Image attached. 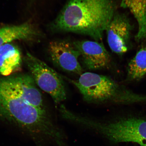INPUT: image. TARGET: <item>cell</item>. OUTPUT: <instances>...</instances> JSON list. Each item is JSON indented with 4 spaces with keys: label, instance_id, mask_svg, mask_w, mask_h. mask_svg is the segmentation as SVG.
<instances>
[{
    "label": "cell",
    "instance_id": "cell-1",
    "mask_svg": "<svg viewBox=\"0 0 146 146\" xmlns=\"http://www.w3.org/2000/svg\"><path fill=\"white\" fill-rule=\"evenodd\" d=\"M0 118L26 133L36 141L47 140L65 145V136L46 109L38 108L16 92L7 78H0Z\"/></svg>",
    "mask_w": 146,
    "mask_h": 146
},
{
    "label": "cell",
    "instance_id": "cell-2",
    "mask_svg": "<svg viewBox=\"0 0 146 146\" xmlns=\"http://www.w3.org/2000/svg\"><path fill=\"white\" fill-rule=\"evenodd\" d=\"M114 10L113 0H68L51 29L56 32L88 36L98 41L103 38Z\"/></svg>",
    "mask_w": 146,
    "mask_h": 146
},
{
    "label": "cell",
    "instance_id": "cell-3",
    "mask_svg": "<svg viewBox=\"0 0 146 146\" xmlns=\"http://www.w3.org/2000/svg\"><path fill=\"white\" fill-rule=\"evenodd\" d=\"M77 88L89 103L132 104L146 103V95L135 94L106 76L83 72L74 80L61 75Z\"/></svg>",
    "mask_w": 146,
    "mask_h": 146
},
{
    "label": "cell",
    "instance_id": "cell-4",
    "mask_svg": "<svg viewBox=\"0 0 146 146\" xmlns=\"http://www.w3.org/2000/svg\"><path fill=\"white\" fill-rule=\"evenodd\" d=\"M75 123L94 130L111 143L133 142L146 146V120L134 116H119L105 121L77 115Z\"/></svg>",
    "mask_w": 146,
    "mask_h": 146
},
{
    "label": "cell",
    "instance_id": "cell-5",
    "mask_svg": "<svg viewBox=\"0 0 146 146\" xmlns=\"http://www.w3.org/2000/svg\"><path fill=\"white\" fill-rule=\"evenodd\" d=\"M24 60L36 84L50 95L56 105L66 99V89L61 76L29 53Z\"/></svg>",
    "mask_w": 146,
    "mask_h": 146
},
{
    "label": "cell",
    "instance_id": "cell-6",
    "mask_svg": "<svg viewBox=\"0 0 146 146\" xmlns=\"http://www.w3.org/2000/svg\"><path fill=\"white\" fill-rule=\"evenodd\" d=\"M48 50L52 63L58 68L79 76L83 73L78 61L80 53L73 43L63 40L53 41L49 44Z\"/></svg>",
    "mask_w": 146,
    "mask_h": 146
},
{
    "label": "cell",
    "instance_id": "cell-7",
    "mask_svg": "<svg viewBox=\"0 0 146 146\" xmlns=\"http://www.w3.org/2000/svg\"><path fill=\"white\" fill-rule=\"evenodd\" d=\"M132 27L125 14H115L106 31L108 43L113 52L122 55L128 50Z\"/></svg>",
    "mask_w": 146,
    "mask_h": 146
},
{
    "label": "cell",
    "instance_id": "cell-8",
    "mask_svg": "<svg viewBox=\"0 0 146 146\" xmlns=\"http://www.w3.org/2000/svg\"><path fill=\"white\" fill-rule=\"evenodd\" d=\"M73 44L80 53L84 66L88 70H99L110 65L111 56L102 43L86 40L74 41Z\"/></svg>",
    "mask_w": 146,
    "mask_h": 146
},
{
    "label": "cell",
    "instance_id": "cell-9",
    "mask_svg": "<svg viewBox=\"0 0 146 146\" xmlns=\"http://www.w3.org/2000/svg\"><path fill=\"white\" fill-rule=\"evenodd\" d=\"M7 78L11 86L24 99L38 108L45 109L41 93L31 76L20 75Z\"/></svg>",
    "mask_w": 146,
    "mask_h": 146
},
{
    "label": "cell",
    "instance_id": "cell-10",
    "mask_svg": "<svg viewBox=\"0 0 146 146\" xmlns=\"http://www.w3.org/2000/svg\"><path fill=\"white\" fill-rule=\"evenodd\" d=\"M40 35V33L30 23L5 27L0 29V47L15 40H32Z\"/></svg>",
    "mask_w": 146,
    "mask_h": 146
},
{
    "label": "cell",
    "instance_id": "cell-11",
    "mask_svg": "<svg viewBox=\"0 0 146 146\" xmlns=\"http://www.w3.org/2000/svg\"><path fill=\"white\" fill-rule=\"evenodd\" d=\"M21 63V52L15 46L8 43L0 47V74L7 76L17 72Z\"/></svg>",
    "mask_w": 146,
    "mask_h": 146
},
{
    "label": "cell",
    "instance_id": "cell-12",
    "mask_svg": "<svg viewBox=\"0 0 146 146\" xmlns=\"http://www.w3.org/2000/svg\"><path fill=\"white\" fill-rule=\"evenodd\" d=\"M121 5L130 11L137 23L136 40H146V0H122Z\"/></svg>",
    "mask_w": 146,
    "mask_h": 146
},
{
    "label": "cell",
    "instance_id": "cell-13",
    "mask_svg": "<svg viewBox=\"0 0 146 146\" xmlns=\"http://www.w3.org/2000/svg\"><path fill=\"white\" fill-rule=\"evenodd\" d=\"M146 75V46H142L127 67L128 81H139Z\"/></svg>",
    "mask_w": 146,
    "mask_h": 146
}]
</instances>
